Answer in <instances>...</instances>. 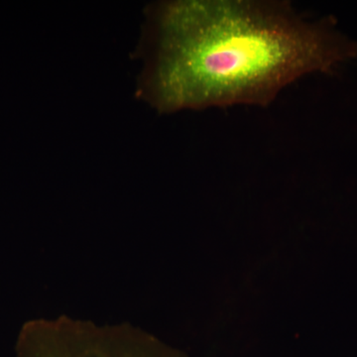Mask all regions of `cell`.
Wrapping results in <instances>:
<instances>
[{"label":"cell","mask_w":357,"mask_h":357,"mask_svg":"<svg viewBox=\"0 0 357 357\" xmlns=\"http://www.w3.org/2000/svg\"><path fill=\"white\" fill-rule=\"evenodd\" d=\"M150 28L140 93L164 114L268 107L303 77L357 57L333 18L307 20L285 0L165 2Z\"/></svg>","instance_id":"1"},{"label":"cell","mask_w":357,"mask_h":357,"mask_svg":"<svg viewBox=\"0 0 357 357\" xmlns=\"http://www.w3.org/2000/svg\"><path fill=\"white\" fill-rule=\"evenodd\" d=\"M15 357H182L130 325H93L60 318L33 319L21 328Z\"/></svg>","instance_id":"2"}]
</instances>
